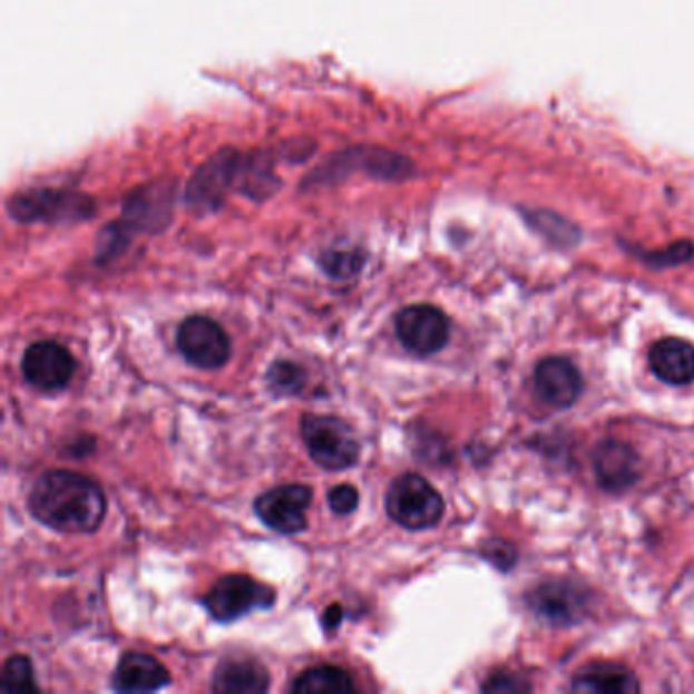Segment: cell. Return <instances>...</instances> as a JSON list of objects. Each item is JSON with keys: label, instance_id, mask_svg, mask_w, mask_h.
<instances>
[{"label": "cell", "instance_id": "obj_11", "mask_svg": "<svg viewBox=\"0 0 694 694\" xmlns=\"http://www.w3.org/2000/svg\"><path fill=\"white\" fill-rule=\"evenodd\" d=\"M395 332L401 344L420 356H430L447 346L450 324L447 314L430 304H416L395 316Z\"/></svg>", "mask_w": 694, "mask_h": 694}, {"label": "cell", "instance_id": "obj_19", "mask_svg": "<svg viewBox=\"0 0 694 694\" xmlns=\"http://www.w3.org/2000/svg\"><path fill=\"white\" fill-rule=\"evenodd\" d=\"M297 694H349L354 693L353 678L339 666H319L300 674L292 684Z\"/></svg>", "mask_w": 694, "mask_h": 694}, {"label": "cell", "instance_id": "obj_16", "mask_svg": "<svg viewBox=\"0 0 694 694\" xmlns=\"http://www.w3.org/2000/svg\"><path fill=\"white\" fill-rule=\"evenodd\" d=\"M216 693L261 694L270 688V672L255 659H224L214 672Z\"/></svg>", "mask_w": 694, "mask_h": 694}, {"label": "cell", "instance_id": "obj_18", "mask_svg": "<svg viewBox=\"0 0 694 694\" xmlns=\"http://www.w3.org/2000/svg\"><path fill=\"white\" fill-rule=\"evenodd\" d=\"M573 691L578 693H605V694H627L637 693L639 683L632 672L617 666V664H597L590 666L585 672H580Z\"/></svg>", "mask_w": 694, "mask_h": 694}, {"label": "cell", "instance_id": "obj_22", "mask_svg": "<svg viewBox=\"0 0 694 694\" xmlns=\"http://www.w3.org/2000/svg\"><path fill=\"white\" fill-rule=\"evenodd\" d=\"M0 691L4 694L37 693L33 664L27 656H12L2 668Z\"/></svg>", "mask_w": 694, "mask_h": 694}, {"label": "cell", "instance_id": "obj_23", "mask_svg": "<svg viewBox=\"0 0 694 694\" xmlns=\"http://www.w3.org/2000/svg\"><path fill=\"white\" fill-rule=\"evenodd\" d=\"M267 383L275 395H297L306 385V371L292 361H277L271 365Z\"/></svg>", "mask_w": 694, "mask_h": 694}, {"label": "cell", "instance_id": "obj_26", "mask_svg": "<svg viewBox=\"0 0 694 694\" xmlns=\"http://www.w3.org/2000/svg\"><path fill=\"white\" fill-rule=\"evenodd\" d=\"M342 619V607L341 605H332L326 615H324V625L329 627V629H334L336 625L341 624Z\"/></svg>", "mask_w": 694, "mask_h": 694}, {"label": "cell", "instance_id": "obj_17", "mask_svg": "<svg viewBox=\"0 0 694 694\" xmlns=\"http://www.w3.org/2000/svg\"><path fill=\"white\" fill-rule=\"evenodd\" d=\"M595 472L607 489H624L636 481L637 454L624 442H603L595 452Z\"/></svg>", "mask_w": 694, "mask_h": 694}, {"label": "cell", "instance_id": "obj_20", "mask_svg": "<svg viewBox=\"0 0 694 694\" xmlns=\"http://www.w3.org/2000/svg\"><path fill=\"white\" fill-rule=\"evenodd\" d=\"M577 597H580L577 590L566 585H544L536 595V605L541 615L566 622L568 615H575L580 609V599Z\"/></svg>", "mask_w": 694, "mask_h": 694}, {"label": "cell", "instance_id": "obj_2", "mask_svg": "<svg viewBox=\"0 0 694 694\" xmlns=\"http://www.w3.org/2000/svg\"><path fill=\"white\" fill-rule=\"evenodd\" d=\"M176 204L174 182H151L135 189L125 201L120 218L108 224L98 238L100 260L117 257L129 247L133 236L143 233H159L172 221Z\"/></svg>", "mask_w": 694, "mask_h": 694}, {"label": "cell", "instance_id": "obj_1", "mask_svg": "<svg viewBox=\"0 0 694 694\" xmlns=\"http://www.w3.org/2000/svg\"><path fill=\"white\" fill-rule=\"evenodd\" d=\"M31 516L61 534H92L107 516V497L98 482L74 471H48L29 493Z\"/></svg>", "mask_w": 694, "mask_h": 694}, {"label": "cell", "instance_id": "obj_14", "mask_svg": "<svg viewBox=\"0 0 694 694\" xmlns=\"http://www.w3.org/2000/svg\"><path fill=\"white\" fill-rule=\"evenodd\" d=\"M169 684V672L159 659L147 654H127L118 662L113 686L118 693H154Z\"/></svg>", "mask_w": 694, "mask_h": 694}, {"label": "cell", "instance_id": "obj_7", "mask_svg": "<svg viewBox=\"0 0 694 694\" xmlns=\"http://www.w3.org/2000/svg\"><path fill=\"white\" fill-rule=\"evenodd\" d=\"M302 438L312 460L326 471L351 469L361 454L351 426L334 416H304Z\"/></svg>", "mask_w": 694, "mask_h": 694}, {"label": "cell", "instance_id": "obj_24", "mask_svg": "<svg viewBox=\"0 0 694 694\" xmlns=\"http://www.w3.org/2000/svg\"><path fill=\"white\" fill-rule=\"evenodd\" d=\"M330 509L339 516H349L353 514L359 506V493L353 485H339L329 493Z\"/></svg>", "mask_w": 694, "mask_h": 694}, {"label": "cell", "instance_id": "obj_13", "mask_svg": "<svg viewBox=\"0 0 694 694\" xmlns=\"http://www.w3.org/2000/svg\"><path fill=\"white\" fill-rule=\"evenodd\" d=\"M534 383H536V393L540 395V400L556 410H566L575 405V401L583 391L580 371L573 361H568L565 356L544 359L540 365L536 366Z\"/></svg>", "mask_w": 694, "mask_h": 694}, {"label": "cell", "instance_id": "obj_15", "mask_svg": "<svg viewBox=\"0 0 694 694\" xmlns=\"http://www.w3.org/2000/svg\"><path fill=\"white\" fill-rule=\"evenodd\" d=\"M649 366L664 383L688 385L694 381V346L676 336L662 339L649 351Z\"/></svg>", "mask_w": 694, "mask_h": 694}, {"label": "cell", "instance_id": "obj_6", "mask_svg": "<svg viewBox=\"0 0 694 694\" xmlns=\"http://www.w3.org/2000/svg\"><path fill=\"white\" fill-rule=\"evenodd\" d=\"M389 518L405 530H428L444 516V499L432 482L416 472H405L389 485L385 497Z\"/></svg>", "mask_w": 694, "mask_h": 694}, {"label": "cell", "instance_id": "obj_3", "mask_svg": "<svg viewBox=\"0 0 694 694\" xmlns=\"http://www.w3.org/2000/svg\"><path fill=\"white\" fill-rule=\"evenodd\" d=\"M354 174H363L377 182H405L416 174V167L412 159L385 147H351L332 155L307 174L302 188H330Z\"/></svg>", "mask_w": 694, "mask_h": 694}, {"label": "cell", "instance_id": "obj_8", "mask_svg": "<svg viewBox=\"0 0 694 694\" xmlns=\"http://www.w3.org/2000/svg\"><path fill=\"white\" fill-rule=\"evenodd\" d=\"M273 603H275L273 588L245 575H228L221 578L204 597V607L216 622L223 624L235 622L238 617L257 609H267Z\"/></svg>", "mask_w": 694, "mask_h": 694}, {"label": "cell", "instance_id": "obj_10", "mask_svg": "<svg viewBox=\"0 0 694 694\" xmlns=\"http://www.w3.org/2000/svg\"><path fill=\"white\" fill-rule=\"evenodd\" d=\"M310 504L312 489L307 485H280L257 497L255 511L270 530L292 536L306 530Z\"/></svg>", "mask_w": 694, "mask_h": 694}, {"label": "cell", "instance_id": "obj_12", "mask_svg": "<svg viewBox=\"0 0 694 694\" xmlns=\"http://www.w3.org/2000/svg\"><path fill=\"white\" fill-rule=\"evenodd\" d=\"M23 375L33 388L59 391L70 385L76 373V359L58 342L41 341L25 351Z\"/></svg>", "mask_w": 694, "mask_h": 694}, {"label": "cell", "instance_id": "obj_25", "mask_svg": "<svg viewBox=\"0 0 694 694\" xmlns=\"http://www.w3.org/2000/svg\"><path fill=\"white\" fill-rule=\"evenodd\" d=\"M528 688L530 686L524 683L521 678L506 676V674H495L482 686L485 693H519V691H528Z\"/></svg>", "mask_w": 694, "mask_h": 694}, {"label": "cell", "instance_id": "obj_4", "mask_svg": "<svg viewBox=\"0 0 694 694\" xmlns=\"http://www.w3.org/2000/svg\"><path fill=\"white\" fill-rule=\"evenodd\" d=\"M12 221L23 224H71L90 221L96 214L92 196L70 188H31L7 202Z\"/></svg>", "mask_w": 694, "mask_h": 694}, {"label": "cell", "instance_id": "obj_5", "mask_svg": "<svg viewBox=\"0 0 694 694\" xmlns=\"http://www.w3.org/2000/svg\"><path fill=\"white\" fill-rule=\"evenodd\" d=\"M247 154H241L235 147H224L218 154L192 174L184 188V202L192 211L214 213L224 204L228 192H238L243 184Z\"/></svg>", "mask_w": 694, "mask_h": 694}, {"label": "cell", "instance_id": "obj_21", "mask_svg": "<svg viewBox=\"0 0 694 694\" xmlns=\"http://www.w3.org/2000/svg\"><path fill=\"white\" fill-rule=\"evenodd\" d=\"M366 255L361 248H329L320 255L322 271L339 282L356 277L365 267Z\"/></svg>", "mask_w": 694, "mask_h": 694}, {"label": "cell", "instance_id": "obj_9", "mask_svg": "<svg viewBox=\"0 0 694 694\" xmlns=\"http://www.w3.org/2000/svg\"><path fill=\"white\" fill-rule=\"evenodd\" d=\"M177 349L189 365L221 369L231 359V339L213 319L189 316L177 329Z\"/></svg>", "mask_w": 694, "mask_h": 694}]
</instances>
